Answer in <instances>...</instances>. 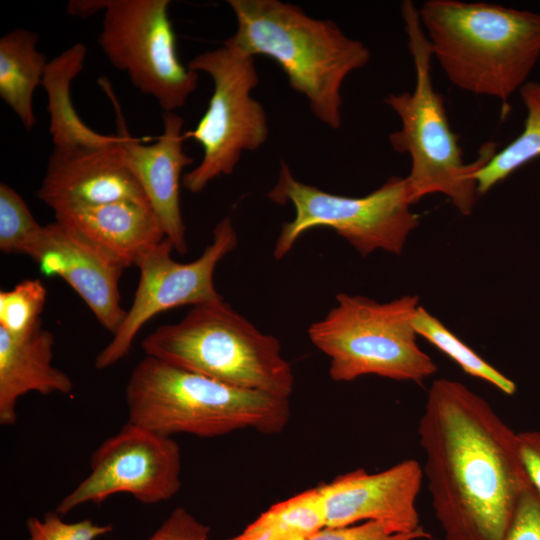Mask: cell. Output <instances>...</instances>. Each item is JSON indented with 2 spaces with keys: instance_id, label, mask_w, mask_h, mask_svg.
<instances>
[{
  "instance_id": "1",
  "label": "cell",
  "mask_w": 540,
  "mask_h": 540,
  "mask_svg": "<svg viewBox=\"0 0 540 540\" xmlns=\"http://www.w3.org/2000/svg\"><path fill=\"white\" fill-rule=\"evenodd\" d=\"M417 434L445 540H505L532 485L518 433L466 385L440 378L428 390Z\"/></svg>"
},
{
  "instance_id": "2",
  "label": "cell",
  "mask_w": 540,
  "mask_h": 540,
  "mask_svg": "<svg viewBox=\"0 0 540 540\" xmlns=\"http://www.w3.org/2000/svg\"><path fill=\"white\" fill-rule=\"evenodd\" d=\"M420 22L449 81L502 103L527 82L540 58V13L485 2L428 0Z\"/></svg>"
},
{
  "instance_id": "3",
  "label": "cell",
  "mask_w": 540,
  "mask_h": 540,
  "mask_svg": "<svg viewBox=\"0 0 540 540\" xmlns=\"http://www.w3.org/2000/svg\"><path fill=\"white\" fill-rule=\"evenodd\" d=\"M237 22L225 42L248 55L276 61L313 115L332 129L342 125L341 87L370 60L369 48L332 20L307 15L280 0H229Z\"/></svg>"
},
{
  "instance_id": "4",
  "label": "cell",
  "mask_w": 540,
  "mask_h": 540,
  "mask_svg": "<svg viewBox=\"0 0 540 540\" xmlns=\"http://www.w3.org/2000/svg\"><path fill=\"white\" fill-rule=\"evenodd\" d=\"M129 420L172 437H217L241 429L284 430L288 398L232 386L152 356L133 368L125 387Z\"/></svg>"
},
{
  "instance_id": "5",
  "label": "cell",
  "mask_w": 540,
  "mask_h": 540,
  "mask_svg": "<svg viewBox=\"0 0 540 540\" xmlns=\"http://www.w3.org/2000/svg\"><path fill=\"white\" fill-rule=\"evenodd\" d=\"M401 14L416 81L412 92L390 93L384 99L401 121V129L389 135V142L393 150L410 156L406 181L412 204L428 194L441 193L461 214L469 215L477 195L474 174L497 151V145L484 143L473 162H464L444 99L432 82L433 54L418 8L410 0L403 1Z\"/></svg>"
},
{
  "instance_id": "6",
  "label": "cell",
  "mask_w": 540,
  "mask_h": 540,
  "mask_svg": "<svg viewBox=\"0 0 540 540\" xmlns=\"http://www.w3.org/2000/svg\"><path fill=\"white\" fill-rule=\"evenodd\" d=\"M147 356L217 381L288 398L294 375L279 341L258 330L223 298L193 306L177 323L142 342Z\"/></svg>"
},
{
  "instance_id": "7",
  "label": "cell",
  "mask_w": 540,
  "mask_h": 540,
  "mask_svg": "<svg viewBox=\"0 0 540 540\" xmlns=\"http://www.w3.org/2000/svg\"><path fill=\"white\" fill-rule=\"evenodd\" d=\"M337 304L308 329L312 344L330 359L329 375L351 382L366 375L421 383L437 371L417 342L413 317L418 297L379 303L340 293Z\"/></svg>"
},
{
  "instance_id": "8",
  "label": "cell",
  "mask_w": 540,
  "mask_h": 540,
  "mask_svg": "<svg viewBox=\"0 0 540 540\" xmlns=\"http://www.w3.org/2000/svg\"><path fill=\"white\" fill-rule=\"evenodd\" d=\"M267 197L274 203H291L295 217L283 224L274 257L283 258L298 238L316 227L336 231L362 256L375 250L400 254L419 218L411 211L406 178L390 177L362 197L331 194L297 180L281 162L278 180Z\"/></svg>"
},
{
  "instance_id": "9",
  "label": "cell",
  "mask_w": 540,
  "mask_h": 540,
  "mask_svg": "<svg viewBox=\"0 0 540 540\" xmlns=\"http://www.w3.org/2000/svg\"><path fill=\"white\" fill-rule=\"evenodd\" d=\"M195 72H204L213 82L206 112L186 139L199 143L203 156L185 173L183 187L199 193L223 175H229L243 151L259 149L267 140V116L260 102L251 96L258 84L254 57L224 42L222 47L205 51L188 63Z\"/></svg>"
},
{
  "instance_id": "10",
  "label": "cell",
  "mask_w": 540,
  "mask_h": 540,
  "mask_svg": "<svg viewBox=\"0 0 540 540\" xmlns=\"http://www.w3.org/2000/svg\"><path fill=\"white\" fill-rule=\"evenodd\" d=\"M169 0H105L99 46L114 68L164 112L183 107L198 73L178 58Z\"/></svg>"
},
{
  "instance_id": "11",
  "label": "cell",
  "mask_w": 540,
  "mask_h": 540,
  "mask_svg": "<svg viewBox=\"0 0 540 540\" xmlns=\"http://www.w3.org/2000/svg\"><path fill=\"white\" fill-rule=\"evenodd\" d=\"M237 241L231 218L225 217L214 227L212 242L191 262L175 261L167 238L141 257L135 265L139 281L132 304L111 341L96 356L95 367L106 369L126 357L140 329L155 315L222 299L214 286V271Z\"/></svg>"
},
{
  "instance_id": "12",
  "label": "cell",
  "mask_w": 540,
  "mask_h": 540,
  "mask_svg": "<svg viewBox=\"0 0 540 540\" xmlns=\"http://www.w3.org/2000/svg\"><path fill=\"white\" fill-rule=\"evenodd\" d=\"M181 451L172 437L128 421L92 453L90 473L58 504L64 516L86 504L128 493L144 504L171 499L181 488Z\"/></svg>"
},
{
  "instance_id": "13",
  "label": "cell",
  "mask_w": 540,
  "mask_h": 540,
  "mask_svg": "<svg viewBox=\"0 0 540 540\" xmlns=\"http://www.w3.org/2000/svg\"><path fill=\"white\" fill-rule=\"evenodd\" d=\"M424 474L415 459H406L376 473L355 469L319 486L326 527L375 521L394 533H415L416 507Z\"/></svg>"
},
{
  "instance_id": "14",
  "label": "cell",
  "mask_w": 540,
  "mask_h": 540,
  "mask_svg": "<svg viewBox=\"0 0 540 540\" xmlns=\"http://www.w3.org/2000/svg\"><path fill=\"white\" fill-rule=\"evenodd\" d=\"M32 259L44 274L70 285L105 329L112 334L118 330L126 315L119 280L127 267L120 260L57 221L44 227Z\"/></svg>"
},
{
  "instance_id": "15",
  "label": "cell",
  "mask_w": 540,
  "mask_h": 540,
  "mask_svg": "<svg viewBox=\"0 0 540 540\" xmlns=\"http://www.w3.org/2000/svg\"><path fill=\"white\" fill-rule=\"evenodd\" d=\"M122 142L123 135L119 143L105 148H53L37 197L54 212L119 200H147L125 163Z\"/></svg>"
},
{
  "instance_id": "16",
  "label": "cell",
  "mask_w": 540,
  "mask_h": 540,
  "mask_svg": "<svg viewBox=\"0 0 540 540\" xmlns=\"http://www.w3.org/2000/svg\"><path fill=\"white\" fill-rule=\"evenodd\" d=\"M163 129L157 140L143 144L123 135L125 163L153 209L164 235L174 250L184 255L188 247L180 207V183L185 167L194 161L183 150L184 120L175 112H163Z\"/></svg>"
},
{
  "instance_id": "17",
  "label": "cell",
  "mask_w": 540,
  "mask_h": 540,
  "mask_svg": "<svg viewBox=\"0 0 540 540\" xmlns=\"http://www.w3.org/2000/svg\"><path fill=\"white\" fill-rule=\"evenodd\" d=\"M54 213L57 222L78 232L126 267L136 265L166 238L147 200H119Z\"/></svg>"
},
{
  "instance_id": "18",
  "label": "cell",
  "mask_w": 540,
  "mask_h": 540,
  "mask_svg": "<svg viewBox=\"0 0 540 540\" xmlns=\"http://www.w3.org/2000/svg\"><path fill=\"white\" fill-rule=\"evenodd\" d=\"M54 335L42 326L13 335L0 328V424L14 425L18 399L29 393L67 395L71 378L52 364Z\"/></svg>"
},
{
  "instance_id": "19",
  "label": "cell",
  "mask_w": 540,
  "mask_h": 540,
  "mask_svg": "<svg viewBox=\"0 0 540 540\" xmlns=\"http://www.w3.org/2000/svg\"><path fill=\"white\" fill-rule=\"evenodd\" d=\"M87 47L75 43L49 60L41 86L47 94L49 132L54 148L97 149L119 143L122 135L98 133L79 117L71 98L72 81L84 68Z\"/></svg>"
},
{
  "instance_id": "20",
  "label": "cell",
  "mask_w": 540,
  "mask_h": 540,
  "mask_svg": "<svg viewBox=\"0 0 540 540\" xmlns=\"http://www.w3.org/2000/svg\"><path fill=\"white\" fill-rule=\"evenodd\" d=\"M38 40L36 33L24 28L0 38V97L28 131L36 124L33 95L49 62L38 50Z\"/></svg>"
},
{
  "instance_id": "21",
  "label": "cell",
  "mask_w": 540,
  "mask_h": 540,
  "mask_svg": "<svg viewBox=\"0 0 540 540\" xmlns=\"http://www.w3.org/2000/svg\"><path fill=\"white\" fill-rule=\"evenodd\" d=\"M519 92L526 109L524 128L475 172L478 195L487 193L518 168L540 156V83L527 81Z\"/></svg>"
},
{
  "instance_id": "22",
  "label": "cell",
  "mask_w": 540,
  "mask_h": 540,
  "mask_svg": "<svg viewBox=\"0 0 540 540\" xmlns=\"http://www.w3.org/2000/svg\"><path fill=\"white\" fill-rule=\"evenodd\" d=\"M413 328L417 335L447 355L466 374L488 382L506 395L516 392V384L510 378L486 362L421 306L413 317Z\"/></svg>"
},
{
  "instance_id": "23",
  "label": "cell",
  "mask_w": 540,
  "mask_h": 540,
  "mask_svg": "<svg viewBox=\"0 0 540 540\" xmlns=\"http://www.w3.org/2000/svg\"><path fill=\"white\" fill-rule=\"evenodd\" d=\"M257 518L285 537L307 540L326 527L319 486L275 503Z\"/></svg>"
},
{
  "instance_id": "24",
  "label": "cell",
  "mask_w": 540,
  "mask_h": 540,
  "mask_svg": "<svg viewBox=\"0 0 540 540\" xmlns=\"http://www.w3.org/2000/svg\"><path fill=\"white\" fill-rule=\"evenodd\" d=\"M22 196L0 183V250L33 258L44 234Z\"/></svg>"
},
{
  "instance_id": "25",
  "label": "cell",
  "mask_w": 540,
  "mask_h": 540,
  "mask_svg": "<svg viewBox=\"0 0 540 540\" xmlns=\"http://www.w3.org/2000/svg\"><path fill=\"white\" fill-rule=\"evenodd\" d=\"M47 290L39 279H26L0 292V328L13 335L27 334L41 326Z\"/></svg>"
},
{
  "instance_id": "26",
  "label": "cell",
  "mask_w": 540,
  "mask_h": 540,
  "mask_svg": "<svg viewBox=\"0 0 540 540\" xmlns=\"http://www.w3.org/2000/svg\"><path fill=\"white\" fill-rule=\"evenodd\" d=\"M28 540H95L110 533L112 525H98L90 519L68 523L61 515L47 512L42 519L30 517L26 520Z\"/></svg>"
},
{
  "instance_id": "27",
  "label": "cell",
  "mask_w": 540,
  "mask_h": 540,
  "mask_svg": "<svg viewBox=\"0 0 540 540\" xmlns=\"http://www.w3.org/2000/svg\"><path fill=\"white\" fill-rule=\"evenodd\" d=\"M432 536L424 529L415 533H394L375 521L348 526L325 527L307 540H421Z\"/></svg>"
},
{
  "instance_id": "28",
  "label": "cell",
  "mask_w": 540,
  "mask_h": 540,
  "mask_svg": "<svg viewBox=\"0 0 540 540\" xmlns=\"http://www.w3.org/2000/svg\"><path fill=\"white\" fill-rule=\"evenodd\" d=\"M505 540H540V493L533 485L523 493Z\"/></svg>"
},
{
  "instance_id": "29",
  "label": "cell",
  "mask_w": 540,
  "mask_h": 540,
  "mask_svg": "<svg viewBox=\"0 0 540 540\" xmlns=\"http://www.w3.org/2000/svg\"><path fill=\"white\" fill-rule=\"evenodd\" d=\"M209 531L185 508L177 507L146 540H208Z\"/></svg>"
},
{
  "instance_id": "30",
  "label": "cell",
  "mask_w": 540,
  "mask_h": 540,
  "mask_svg": "<svg viewBox=\"0 0 540 540\" xmlns=\"http://www.w3.org/2000/svg\"><path fill=\"white\" fill-rule=\"evenodd\" d=\"M522 462L528 477L540 493V431L526 430L518 433Z\"/></svg>"
},
{
  "instance_id": "31",
  "label": "cell",
  "mask_w": 540,
  "mask_h": 540,
  "mask_svg": "<svg viewBox=\"0 0 540 540\" xmlns=\"http://www.w3.org/2000/svg\"><path fill=\"white\" fill-rule=\"evenodd\" d=\"M229 540H297L285 537L256 518L240 534Z\"/></svg>"
},
{
  "instance_id": "32",
  "label": "cell",
  "mask_w": 540,
  "mask_h": 540,
  "mask_svg": "<svg viewBox=\"0 0 540 540\" xmlns=\"http://www.w3.org/2000/svg\"><path fill=\"white\" fill-rule=\"evenodd\" d=\"M105 0H71L67 5V13L77 17H89L104 10Z\"/></svg>"
}]
</instances>
